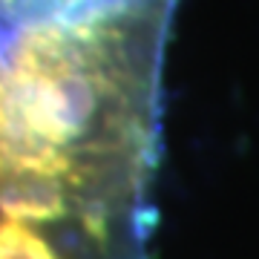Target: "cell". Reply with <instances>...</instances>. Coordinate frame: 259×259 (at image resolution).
<instances>
[{
    "label": "cell",
    "mask_w": 259,
    "mask_h": 259,
    "mask_svg": "<svg viewBox=\"0 0 259 259\" xmlns=\"http://www.w3.org/2000/svg\"><path fill=\"white\" fill-rule=\"evenodd\" d=\"M95 0H0V12L12 18L15 26H35V23H47L61 15L90 6Z\"/></svg>",
    "instance_id": "obj_2"
},
{
    "label": "cell",
    "mask_w": 259,
    "mask_h": 259,
    "mask_svg": "<svg viewBox=\"0 0 259 259\" xmlns=\"http://www.w3.org/2000/svg\"><path fill=\"white\" fill-rule=\"evenodd\" d=\"M0 207L15 222H52L66 216V199L55 176L20 173L0 182Z\"/></svg>",
    "instance_id": "obj_1"
},
{
    "label": "cell",
    "mask_w": 259,
    "mask_h": 259,
    "mask_svg": "<svg viewBox=\"0 0 259 259\" xmlns=\"http://www.w3.org/2000/svg\"><path fill=\"white\" fill-rule=\"evenodd\" d=\"M0 259H61L44 236H37L23 222L0 225Z\"/></svg>",
    "instance_id": "obj_3"
}]
</instances>
